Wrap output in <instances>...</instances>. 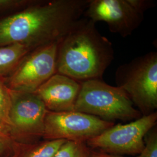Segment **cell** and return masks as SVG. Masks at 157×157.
<instances>
[{"instance_id": "16", "label": "cell", "mask_w": 157, "mask_h": 157, "mask_svg": "<svg viewBox=\"0 0 157 157\" xmlns=\"http://www.w3.org/2000/svg\"><path fill=\"white\" fill-rule=\"evenodd\" d=\"M145 146L139 155L137 157H157V126L152 128L147 134L144 139Z\"/></svg>"}, {"instance_id": "19", "label": "cell", "mask_w": 157, "mask_h": 157, "mask_svg": "<svg viewBox=\"0 0 157 157\" xmlns=\"http://www.w3.org/2000/svg\"></svg>"}, {"instance_id": "3", "label": "cell", "mask_w": 157, "mask_h": 157, "mask_svg": "<svg viewBox=\"0 0 157 157\" xmlns=\"http://www.w3.org/2000/svg\"><path fill=\"white\" fill-rule=\"evenodd\" d=\"M80 83L81 87L74 111L111 122L117 120L133 121L142 117L121 88L108 84L101 79Z\"/></svg>"}, {"instance_id": "18", "label": "cell", "mask_w": 157, "mask_h": 157, "mask_svg": "<svg viewBox=\"0 0 157 157\" xmlns=\"http://www.w3.org/2000/svg\"><path fill=\"white\" fill-rule=\"evenodd\" d=\"M89 157H124L122 155H114L101 151L98 150H93L90 148V156Z\"/></svg>"}, {"instance_id": "4", "label": "cell", "mask_w": 157, "mask_h": 157, "mask_svg": "<svg viewBox=\"0 0 157 157\" xmlns=\"http://www.w3.org/2000/svg\"><path fill=\"white\" fill-rule=\"evenodd\" d=\"M117 86L128 95L142 116L157 108V52L152 51L121 65L115 73Z\"/></svg>"}, {"instance_id": "15", "label": "cell", "mask_w": 157, "mask_h": 157, "mask_svg": "<svg viewBox=\"0 0 157 157\" xmlns=\"http://www.w3.org/2000/svg\"><path fill=\"white\" fill-rule=\"evenodd\" d=\"M24 146L17 144L9 136L0 132V157H17Z\"/></svg>"}, {"instance_id": "11", "label": "cell", "mask_w": 157, "mask_h": 157, "mask_svg": "<svg viewBox=\"0 0 157 157\" xmlns=\"http://www.w3.org/2000/svg\"><path fill=\"white\" fill-rule=\"evenodd\" d=\"M30 51L20 44L0 46V76L11 74Z\"/></svg>"}, {"instance_id": "5", "label": "cell", "mask_w": 157, "mask_h": 157, "mask_svg": "<svg viewBox=\"0 0 157 157\" xmlns=\"http://www.w3.org/2000/svg\"><path fill=\"white\" fill-rule=\"evenodd\" d=\"M155 6L151 0H89L84 16L103 22L112 33L130 36L144 19V12Z\"/></svg>"}, {"instance_id": "8", "label": "cell", "mask_w": 157, "mask_h": 157, "mask_svg": "<svg viewBox=\"0 0 157 157\" xmlns=\"http://www.w3.org/2000/svg\"><path fill=\"white\" fill-rule=\"evenodd\" d=\"M114 124V122L105 121L76 111L59 112L47 111L43 139L86 143Z\"/></svg>"}, {"instance_id": "2", "label": "cell", "mask_w": 157, "mask_h": 157, "mask_svg": "<svg viewBox=\"0 0 157 157\" xmlns=\"http://www.w3.org/2000/svg\"><path fill=\"white\" fill-rule=\"evenodd\" d=\"M96 23L82 18L58 45L56 73L79 82L101 79L114 59L112 43Z\"/></svg>"}, {"instance_id": "17", "label": "cell", "mask_w": 157, "mask_h": 157, "mask_svg": "<svg viewBox=\"0 0 157 157\" xmlns=\"http://www.w3.org/2000/svg\"><path fill=\"white\" fill-rule=\"evenodd\" d=\"M31 2L25 0H0V10H6L14 7L29 6Z\"/></svg>"}, {"instance_id": "6", "label": "cell", "mask_w": 157, "mask_h": 157, "mask_svg": "<svg viewBox=\"0 0 157 157\" xmlns=\"http://www.w3.org/2000/svg\"><path fill=\"white\" fill-rule=\"evenodd\" d=\"M11 90L10 112L12 140L21 144H32L43 137L47 109L34 93Z\"/></svg>"}, {"instance_id": "12", "label": "cell", "mask_w": 157, "mask_h": 157, "mask_svg": "<svg viewBox=\"0 0 157 157\" xmlns=\"http://www.w3.org/2000/svg\"><path fill=\"white\" fill-rule=\"evenodd\" d=\"M65 140L40 141L26 144L17 157H54Z\"/></svg>"}, {"instance_id": "14", "label": "cell", "mask_w": 157, "mask_h": 157, "mask_svg": "<svg viewBox=\"0 0 157 157\" xmlns=\"http://www.w3.org/2000/svg\"><path fill=\"white\" fill-rule=\"evenodd\" d=\"M90 148L84 142L66 141L54 157H89Z\"/></svg>"}, {"instance_id": "7", "label": "cell", "mask_w": 157, "mask_h": 157, "mask_svg": "<svg viewBox=\"0 0 157 157\" xmlns=\"http://www.w3.org/2000/svg\"><path fill=\"white\" fill-rule=\"evenodd\" d=\"M157 113L155 112L129 124H114L86 143L91 149L111 154H140L145 146V136L157 126Z\"/></svg>"}, {"instance_id": "13", "label": "cell", "mask_w": 157, "mask_h": 157, "mask_svg": "<svg viewBox=\"0 0 157 157\" xmlns=\"http://www.w3.org/2000/svg\"><path fill=\"white\" fill-rule=\"evenodd\" d=\"M11 105V90L6 85L5 82L0 78V132L10 137L11 130L10 112Z\"/></svg>"}, {"instance_id": "9", "label": "cell", "mask_w": 157, "mask_h": 157, "mask_svg": "<svg viewBox=\"0 0 157 157\" xmlns=\"http://www.w3.org/2000/svg\"><path fill=\"white\" fill-rule=\"evenodd\" d=\"M58 43L30 51L6 79L8 87L17 91L34 93L56 74Z\"/></svg>"}, {"instance_id": "1", "label": "cell", "mask_w": 157, "mask_h": 157, "mask_svg": "<svg viewBox=\"0 0 157 157\" xmlns=\"http://www.w3.org/2000/svg\"><path fill=\"white\" fill-rule=\"evenodd\" d=\"M89 0L31 2L0 20V46L20 44L32 51L58 43L84 16Z\"/></svg>"}, {"instance_id": "10", "label": "cell", "mask_w": 157, "mask_h": 157, "mask_svg": "<svg viewBox=\"0 0 157 157\" xmlns=\"http://www.w3.org/2000/svg\"><path fill=\"white\" fill-rule=\"evenodd\" d=\"M80 87V82L56 73L40 86L34 93L49 111H74Z\"/></svg>"}]
</instances>
